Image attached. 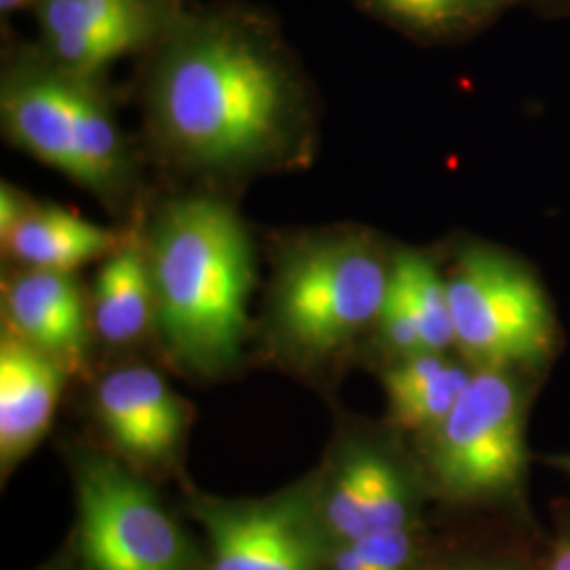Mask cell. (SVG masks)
<instances>
[{
    "label": "cell",
    "mask_w": 570,
    "mask_h": 570,
    "mask_svg": "<svg viewBox=\"0 0 570 570\" xmlns=\"http://www.w3.org/2000/svg\"><path fill=\"white\" fill-rule=\"evenodd\" d=\"M468 570H505V569H499V567H480V569H468Z\"/></svg>",
    "instance_id": "obj_25"
},
{
    "label": "cell",
    "mask_w": 570,
    "mask_h": 570,
    "mask_svg": "<svg viewBox=\"0 0 570 570\" xmlns=\"http://www.w3.org/2000/svg\"><path fill=\"white\" fill-rule=\"evenodd\" d=\"M558 463H560V465H562V468L567 469V471H569V473H570V456H564V459H560V461H558Z\"/></svg>",
    "instance_id": "obj_24"
},
{
    "label": "cell",
    "mask_w": 570,
    "mask_h": 570,
    "mask_svg": "<svg viewBox=\"0 0 570 570\" xmlns=\"http://www.w3.org/2000/svg\"><path fill=\"white\" fill-rule=\"evenodd\" d=\"M41 4V0H0V13L2 18H11L16 13L23 11H37V7Z\"/></svg>",
    "instance_id": "obj_22"
},
{
    "label": "cell",
    "mask_w": 570,
    "mask_h": 570,
    "mask_svg": "<svg viewBox=\"0 0 570 570\" xmlns=\"http://www.w3.org/2000/svg\"><path fill=\"white\" fill-rule=\"evenodd\" d=\"M546 570H570V530L556 541Z\"/></svg>",
    "instance_id": "obj_21"
},
{
    "label": "cell",
    "mask_w": 570,
    "mask_h": 570,
    "mask_svg": "<svg viewBox=\"0 0 570 570\" xmlns=\"http://www.w3.org/2000/svg\"><path fill=\"white\" fill-rule=\"evenodd\" d=\"M193 511L212 548L207 570H322L327 543L315 484L258 501L202 497Z\"/></svg>",
    "instance_id": "obj_8"
},
{
    "label": "cell",
    "mask_w": 570,
    "mask_h": 570,
    "mask_svg": "<svg viewBox=\"0 0 570 570\" xmlns=\"http://www.w3.org/2000/svg\"><path fill=\"white\" fill-rule=\"evenodd\" d=\"M77 537L87 570H197L188 534L157 492L119 461L79 454Z\"/></svg>",
    "instance_id": "obj_6"
},
{
    "label": "cell",
    "mask_w": 570,
    "mask_h": 570,
    "mask_svg": "<svg viewBox=\"0 0 570 570\" xmlns=\"http://www.w3.org/2000/svg\"><path fill=\"white\" fill-rule=\"evenodd\" d=\"M37 570H72L70 567H66L63 562H53V564H47V567H42V569Z\"/></svg>",
    "instance_id": "obj_23"
},
{
    "label": "cell",
    "mask_w": 570,
    "mask_h": 570,
    "mask_svg": "<svg viewBox=\"0 0 570 570\" xmlns=\"http://www.w3.org/2000/svg\"><path fill=\"white\" fill-rule=\"evenodd\" d=\"M164 2H178V0H164Z\"/></svg>",
    "instance_id": "obj_26"
},
{
    "label": "cell",
    "mask_w": 570,
    "mask_h": 570,
    "mask_svg": "<svg viewBox=\"0 0 570 570\" xmlns=\"http://www.w3.org/2000/svg\"><path fill=\"white\" fill-rule=\"evenodd\" d=\"M94 324L108 345H129L155 324V294L146 244L127 239L104 258L91 294Z\"/></svg>",
    "instance_id": "obj_15"
},
{
    "label": "cell",
    "mask_w": 570,
    "mask_h": 570,
    "mask_svg": "<svg viewBox=\"0 0 570 570\" xmlns=\"http://www.w3.org/2000/svg\"><path fill=\"white\" fill-rule=\"evenodd\" d=\"M2 125L11 142L98 197H117L127 180L121 131L94 79L47 60L13 66L2 81Z\"/></svg>",
    "instance_id": "obj_4"
},
{
    "label": "cell",
    "mask_w": 570,
    "mask_h": 570,
    "mask_svg": "<svg viewBox=\"0 0 570 570\" xmlns=\"http://www.w3.org/2000/svg\"><path fill=\"white\" fill-rule=\"evenodd\" d=\"M379 16L425 37L471 30L499 13L510 0H362Z\"/></svg>",
    "instance_id": "obj_18"
},
{
    "label": "cell",
    "mask_w": 570,
    "mask_h": 570,
    "mask_svg": "<svg viewBox=\"0 0 570 570\" xmlns=\"http://www.w3.org/2000/svg\"><path fill=\"white\" fill-rule=\"evenodd\" d=\"M144 244L167 351L197 374L225 372L242 355L256 284L242 218L220 199L184 197L165 205Z\"/></svg>",
    "instance_id": "obj_2"
},
{
    "label": "cell",
    "mask_w": 570,
    "mask_h": 570,
    "mask_svg": "<svg viewBox=\"0 0 570 570\" xmlns=\"http://www.w3.org/2000/svg\"><path fill=\"white\" fill-rule=\"evenodd\" d=\"M473 370L450 362L444 353L400 357L383 379L393 423L410 431L431 433L459 402Z\"/></svg>",
    "instance_id": "obj_16"
},
{
    "label": "cell",
    "mask_w": 570,
    "mask_h": 570,
    "mask_svg": "<svg viewBox=\"0 0 570 570\" xmlns=\"http://www.w3.org/2000/svg\"><path fill=\"white\" fill-rule=\"evenodd\" d=\"M389 285L407 306L428 353L454 345L449 279L423 254L402 252L391 261Z\"/></svg>",
    "instance_id": "obj_17"
},
{
    "label": "cell",
    "mask_w": 570,
    "mask_h": 570,
    "mask_svg": "<svg viewBox=\"0 0 570 570\" xmlns=\"http://www.w3.org/2000/svg\"><path fill=\"white\" fill-rule=\"evenodd\" d=\"M28 199L9 184L0 188V237H4L13 226L18 225L23 212L28 209Z\"/></svg>",
    "instance_id": "obj_20"
},
{
    "label": "cell",
    "mask_w": 570,
    "mask_h": 570,
    "mask_svg": "<svg viewBox=\"0 0 570 570\" xmlns=\"http://www.w3.org/2000/svg\"><path fill=\"white\" fill-rule=\"evenodd\" d=\"M327 548L414 527V494L404 471L372 446H351L315 487Z\"/></svg>",
    "instance_id": "obj_10"
},
{
    "label": "cell",
    "mask_w": 570,
    "mask_h": 570,
    "mask_svg": "<svg viewBox=\"0 0 570 570\" xmlns=\"http://www.w3.org/2000/svg\"><path fill=\"white\" fill-rule=\"evenodd\" d=\"M2 239L7 254L23 268L75 273L79 266L108 258L122 244L119 233L81 216L51 207L28 205L18 225Z\"/></svg>",
    "instance_id": "obj_14"
},
{
    "label": "cell",
    "mask_w": 570,
    "mask_h": 570,
    "mask_svg": "<svg viewBox=\"0 0 570 570\" xmlns=\"http://www.w3.org/2000/svg\"><path fill=\"white\" fill-rule=\"evenodd\" d=\"M419 558L421 537L410 527L332 546L322 570H414Z\"/></svg>",
    "instance_id": "obj_19"
},
{
    "label": "cell",
    "mask_w": 570,
    "mask_h": 570,
    "mask_svg": "<svg viewBox=\"0 0 570 570\" xmlns=\"http://www.w3.org/2000/svg\"><path fill=\"white\" fill-rule=\"evenodd\" d=\"M68 370L4 330L0 341V465L7 473L51 428Z\"/></svg>",
    "instance_id": "obj_13"
},
{
    "label": "cell",
    "mask_w": 570,
    "mask_h": 570,
    "mask_svg": "<svg viewBox=\"0 0 570 570\" xmlns=\"http://www.w3.org/2000/svg\"><path fill=\"white\" fill-rule=\"evenodd\" d=\"M391 261L364 233L332 230L292 245L271 287L273 334L287 355L322 364L379 322Z\"/></svg>",
    "instance_id": "obj_3"
},
{
    "label": "cell",
    "mask_w": 570,
    "mask_h": 570,
    "mask_svg": "<svg viewBox=\"0 0 570 570\" xmlns=\"http://www.w3.org/2000/svg\"><path fill=\"white\" fill-rule=\"evenodd\" d=\"M446 279L454 346L471 367L513 370L550 357L551 306L524 266L497 249L469 247Z\"/></svg>",
    "instance_id": "obj_5"
},
{
    "label": "cell",
    "mask_w": 570,
    "mask_h": 570,
    "mask_svg": "<svg viewBox=\"0 0 570 570\" xmlns=\"http://www.w3.org/2000/svg\"><path fill=\"white\" fill-rule=\"evenodd\" d=\"M4 330L58 360L68 372L87 355V305L75 273L23 268L2 292Z\"/></svg>",
    "instance_id": "obj_12"
},
{
    "label": "cell",
    "mask_w": 570,
    "mask_h": 570,
    "mask_svg": "<svg viewBox=\"0 0 570 570\" xmlns=\"http://www.w3.org/2000/svg\"><path fill=\"white\" fill-rule=\"evenodd\" d=\"M524 393L513 370H473L449 416L431 431L429 469L450 499L503 497L522 480Z\"/></svg>",
    "instance_id": "obj_7"
},
{
    "label": "cell",
    "mask_w": 570,
    "mask_h": 570,
    "mask_svg": "<svg viewBox=\"0 0 570 570\" xmlns=\"http://www.w3.org/2000/svg\"><path fill=\"white\" fill-rule=\"evenodd\" d=\"M148 117L178 164L223 174L296 161L308 127L275 26L235 4L180 11L155 47Z\"/></svg>",
    "instance_id": "obj_1"
},
{
    "label": "cell",
    "mask_w": 570,
    "mask_h": 570,
    "mask_svg": "<svg viewBox=\"0 0 570 570\" xmlns=\"http://www.w3.org/2000/svg\"><path fill=\"white\" fill-rule=\"evenodd\" d=\"M164 0H41V53L63 70L98 79L106 68L155 49L180 16Z\"/></svg>",
    "instance_id": "obj_9"
},
{
    "label": "cell",
    "mask_w": 570,
    "mask_h": 570,
    "mask_svg": "<svg viewBox=\"0 0 570 570\" xmlns=\"http://www.w3.org/2000/svg\"><path fill=\"white\" fill-rule=\"evenodd\" d=\"M96 407L115 446L138 463H164L183 440V402L153 367L125 366L106 374Z\"/></svg>",
    "instance_id": "obj_11"
}]
</instances>
